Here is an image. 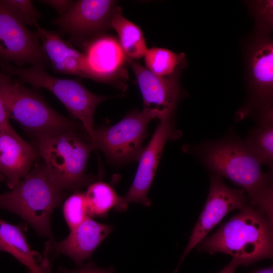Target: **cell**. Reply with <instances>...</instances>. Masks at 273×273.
Wrapping results in <instances>:
<instances>
[{
  "mask_svg": "<svg viewBox=\"0 0 273 273\" xmlns=\"http://www.w3.org/2000/svg\"><path fill=\"white\" fill-rule=\"evenodd\" d=\"M180 135L171 119L159 121L148 144L144 147L133 181L123 196L126 202L142 204L146 207L151 204L148 193L166 143Z\"/></svg>",
  "mask_w": 273,
  "mask_h": 273,
  "instance_id": "obj_12",
  "label": "cell"
},
{
  "mask_svg": "<svg viewBox=\"0 0 273 273\" xmlns=\"http://www.w3.org/2000/svg\"><path fill=\"white\" fill-rule=\"evenodd\" d=\"M257 126L248 134L245 145L259 163L272 169L273 164L272 116L257 119Z\"/></svg>",
  "mask_w": 273,
  "mask_h": 273,
  "instance_id": "obj_21",
  "label": "cell"
},
{
  "mask_svg": "<svg viewBox=\"0 0 273 273\" xmlns=\"http://www.w3.org/2000/svg\"><path fill=\"white\" fill-rule=\"evenodd\" d=\"M272 224L262 211L246 205L214 234L204 238L199 248L210 254L230 255L246 266L272 257Z\"/></svg>",
  "mask_w": 273,
  "mask_h": 273,
  "instance_id": "obj_2",
  "label": "cell"
},
{
  "mask_svg": "<svg viewBox=\"0 0 273 273\" xmlns=\"http://www.w3.org/2000/svg\"><path fill=\"white\" fill-rule=\"evenodd\" d=\"M144 57L146 67L160 76L173 74L186 63L185 54H177L160 48L147 49Z\"/></svg>",
  "mask_w": 273,
  "mask_h": 273,
  "instance_id": "obj_22",
  "label": "cell"
},
{
  "mask_svg": "<svg viewBox=\"0 0 273 273\" xmlns=\"http://www.w3.org/2000/svg\"><path fill=\"white\" fill-rule=\"evenodd\" d=\"M116 2L110 0H79L73 2L63 14L53 23L70 39L85 43L110 25Z\"/></svg>",
  "mask_w": 273,
  "mask_h": 273,
  "instance_id": "obj_9",
  "label": "cell"
},
{
  "mask_svg": "<svg viewBox=\"0 0 273 273\" xmlns=\"http://www.w3.org/2000/svg\"><path fill=\"white\" fill-rule=\"evenodd\" d=\"M136 77L144 102V108L153 113L159 121L171 119L183 94L178 83L179 70L160 76L135 60L126 57Z\"/></svg>",
  "mask_w": 273,
  "mask_h": 273,
  "instance_id": "obj_11",
  "label": "cell"
},
{
  "mask_svg": "<svg viewBox=\"0 0 273 273\" xmlns=\"http://www.w3.org/2000/svg\"><path fill=\"white\" fill-rule=\"evenodd\" d=\"M43 269L44 273H53L52 270L51 262L48 258L44 259Z\"/></svg>",
  "mask_w": 273,
  "mask_h": 273,
  "instance_id": "obj_29",
  "label": "cell"
},
{
  "mask_svg": "<svg viewBox=\"0 0 273 273\" xmlns=\"http://www.w3.org/2000/svg\"><path fill=\"white\" fill-rule=\"evenodd\" d=\"M4 179V176L2 174H0V181L3 180Z\"/></svg>",
  "mask_w": 273,
  "mask_h": 273,
  "instance_id": "obj_33",
  "label": "cell"
},
{
  "mask_svg": "<svg viewBox=\"0 0 273 273\" xmlns=\"http://www.w3.org/2000/svg\"><path fill=\"white\" fill-rule=\"evenodd\" d=\"M248 58L250 103L257 117L272 111L273 43L261 37L253 44Z\"/></svg>",
  "mask_w": 273,
  "mask_h": 273,
  "instance_id": "obj_13",
  "label": "cell"
},
{
  "mask_svg": "<svg viewBox=\"0 0 273 273\" xmlns=\"http://www.w3.org/2000/svg\"><path fill=\"white\" fill-rule=\"evenodd\" d=\"M154 118V114L145 108L131 112L113 126L95 129L92 142L113 162L139 160L148 125Z\"/></svg>",
  "mask_w": 273,
  "mask_h": 273,
  "instance_id": "obj_7",
  "label": "cell"
},
{
  "mask_svg": "<svg viewBox=\"0 0 273 273\" xmlns=\"http://www.w3.org/2000/svg\"><path fill=\"white\" fill-rule=\"evenodd\" d=\"M181 263L179 262V264L178 265H177V266L176 267L175 269L173 271L172 273H177L178 271V269H179V266L180 265Z\"/></svg>",
  "mask_w": 273,
  "mask_h": 273,
  "instance_id": "obj_32",
  "label": "cell"
},
{
  "mask_svg": "<svg viewBox=\"0 0 273 273\" xmlns=\"http://www.w3.org/2000/svg\"><path fill=\"white\" fill-rule=\"evenodd\" d=\"M85 55L89 67L102 82H112L121 76L126 62L119 43L110 36L93 39L86 44Z\"/></svg>",
  "mask_w": 273,
  "mask_h": 273,
  "instance_id": "obj_17",
  "label": "cell"
},
{
  "mask_svg": "<svg viewBox=\"0 0 273 273\" xmlns=\"http://www.w3.org/2000/svg\"><path fill=\"white\" fill-rule=\"evenodd\" d=\"M196 149L207 168L242 188L247 193L251 205L273 221L272 172L263 173L261 164L244 141L230 136L204 144Z\"/></svg>",
  "mask_w": 273,
  "mask_h": 273,
  "instance_id": "obj_1",
  "label": "cell"
},
{
  "mask_svg": "<svg viewBox=\"0 0 273 273\" xmlns=\"http://www.w3.org/2000/svg\"><path fill=\"white\" fill-rule=\"evenodd\" d=\"M0 71L34 88H44L53 93L70 114L80 121L92 141L96 109L108 97L95 94L77 80L53 76L46 70L45 66L40 65L24 68L0 62Z\"/></svg>",
  "mask_w": 273,
  "mask_h": 273,
  "instance_id": "obj_6",
  "label": "cell"
},
{
  "mask_svg": "<svg viewBox=\"0 0 273 273\" xmlns=\"http://www.w3.org/2000/svg\"><path fill=\"white\" fill-rule=\"evenodd\" d=\"M249 273H273L272 266L254 270Z\"/></svg>",
  "mask_w": 273,
  "mask_h": 273,
  "instance_id": "obj_30",
  "label": "cell"
},
{
  "mask_svg": "<svg viewBox=\"0 0 273 273\" xmlns=\"http://www.w3.org/2000/svg\"><path fill=\"white\" fill-rule=\"evenodd\" d=\"M0 241L19 262L25 265L30 273H44L43 260L38 263L36 255L30 249L25 236L19 226L0 218Z\"/></svg>",
  "mask_w": 273,
  "mask_h": 273,
  "instance_id": "obj_18",
  "label": "cell"
},
{
  "mask_svg": "<svg viewBox=\"0 0 273 273\" xmlns=\"http://www.w3.org/2000/svg\"><path fill=\"white\" fill-rule=\"evenodd\" d=\"M60 273H115V269L113 266L106 268L98 267L94 262H89L82 264L78 267L68 269L61 267L59 268Z\"/></svg>",
  "mask_w": 273,
  "mask_h": 273,
  "instance_id": "obj_25",
  "label": "cell"
},
{
  "mask_svg": "<svg viewBox=\"0 0 273 273\" xmlns=\"http://www.w3.org/2000/svg\"><path fill=\"white\" fill-rule=\"evenodd\" d=\"M0 251L8 253L7 249L1 241H0Z\"/></svg>",
  "mask_w": 273,
  "mask_h": 273,
  "instance_id": "obj_31",
  "label": "cell"
},
{
  "mask_svg": "<svg viewBox=\"0 0 273 273\" xmlns=\"http://www.w3.org/2000/svg\"><path fill=\"white\" fill-rule=\"evenodd\" d=\"M38 153L22 139L0 131V174L13 189L31 170Z\"/></svg>",
  "mask_w": 273,
  "mask_h": 273,
  "instance_id": "obj_16",
  "label": "cell"
},
{
  "mask_svg": "<svg viewBox=\"0 0 273 273\" xmlns=\"http://www.w3.org/2000/svg\"><path fill=\"white\" fill-rule=\"evenodd\" d=\"M113 229L112 225L99 223L89 217L71 230L64 240L60 242L50 241L46 247V254L65 255L79 266L90 258Z\"/></svg>",
  "mask_w": 273,
  "mask_h": 273,
  "instance_id": "obj_14",
  "label": "cell"
},
{
  "mask_svg": "<svg viewBox=\"0 0 273 273\" xmlns=\"http://www.w3.org/2000/svg\"><path fill=\"white\" fill-rule=\"evenodd\" d=\"M35 26V32L55 72L100 81L89 67L85 54L71 46L57 32L44 29L38 23Z\"/></svg>",
  "mask_w": 273,
  "mask_h": 273,
  "instance_id": "obj_15",
  "label": "cell"
},
{
  "mask_svg": "<svg viewBox=\"0 0 273 273\" xmlns=\"http://www.w3.org/2000/svg\"><path fill=\"white\" fill-rule=\"evenodd\" d=\"M63 211L70 231L90 217L84 192H74L65 200Z\"/></svg>",
  "mask_w": 273,
  "mask_h": 273,
  "instance_id": "obj_23",
  "label": "cell"
},
{
  "mask_svg": "<svg viewBox=\"0 0 273 273\" xmlns=\"http://www.w3.org/2000/svg\"><path fill=\"white\" fill-rule=\"evenodd\" d=\"M248 198L243 189H231L221 177L212 174L208 196L204 207L193 230L189 243L180 258L184 259L206 235L230 211L241 209L247 205Z\"/></svg>",
  "mask_w": 273,
  "mask_h": 273,
  "instance_id": "obj_10",
  "label": "cell"
},
{
  "mask_svg": "<svg viewBox=\"0 0 273 273\" xmlns=\"http://www.w3.org/2000/svg\"><path fill=\"white\" fill-rule=\"evenodd\" d=\"M243 265L240 259L233 257L231 262L218 273H235L238 266Z\"/></svg>",
  "mask_w": 273,
  "mask_h": 273,
  "instance_id": "obj_28",
  "label": "cell"
},
{
  "mask_svg": "<svg viewBox=\"0 0 273 273\" xmlns=\"http://www.w3.org/2000/svg\"><path fill=\"white\" fill-rule=\"evenodd\" d=\"M65 196L51 180L44 163L37 165L9 192L0 194V209L15 213L50 241L51 216Z\"/></svg>",
  "mask_w": 273,
  "mask_h": 273,
  "instance_id": "obj_4",
  "label": "cell"
},
{
  "mask_svg": "<svg viewBox=\"0 0 273 273\" xmlns=\"http://www.w3.org/2000/svg\"><path fill=\"white\" fill-rule=\"evenodd\" d=\"M0 95L9 118L34 134L35 138L57 134L80 127L54 110L21 80L2 72Z\"/></svg>",
  "mask_w": 273,
  "mask_h": 273,
  "instance_id": "obj_5",
  "label": "cell"
},
{
  "mask_svg": "<svg viewBox=\"0 0 273 273\" xmlns=\"http://www.w3.org/2000/svg\"><path fill=\"white\" fill-rule=\"evenodd\" d=\"M18 12L27 25L35 26L41 17V14L29 0H7Z\"/></svg>",
  "mask_w": 273,
  "mask_h": 273,
  "instance_id": "obj_24",
  "label": "cell"
},
{
  "mask_svg": "<svg viewBox=\"0 0 273 273\" xmlns=\"http://www.w3.org/2000/svg\"><path fill=\"white\" fill-rule=\"evenodd\" d=\"M2 72L0 71V77ZM7 112L0 95V131L3 132L17 139H22L15 131L10 122Z\"/></svg>",
  "mask_w": 273,
  "mask_h": 273,
  "instance_id": "obj_26",
  "label": "cell"
},
{
  "mask_svg": "<svg viewBox=\"0 0 273 273\" xmlns=\"http://www.w3.org/2000/svg\"><path fill=\"white\" fill-rule=\"evenodd\" d=\"M0 62L18 67L49 63L38 36L7 0H0Z\"/></svg>",
  "mask_w": 273,
  "mask_h": 273,
  "instance_id": "obj_8",
  "label": "cell"
},
{
  "mask_svg": "<svg viewBox=\"0 0 273 273\" xmlns=\"http://www.w3.org/2000/svg\"><path fill=\"white\" fill-rule=\"evenodd\" d=\"M80 128L36 138V149L51 180L65 192L79 191L93 181L85 172L90 153L96 148L89 136L78 132Z\"/></svg>",
  "mask_w": 273,
  "mask_h": 273,
  "instance_id": "obj_3",
  "label": "cell"
},
{
  "mask_svg": "<svg viewBox=\"0 0 273 273\" xmlns=\"http://www.w3.org/2000/svg\"><path fill=\"white\" fill-rule=\"evenodd\" d=\"M84 194L90 217H104L112 209L124 211L127 208L128 203L124 197L118 196L114 189L106 183H92Z\"/></svg>",
  "mask_w": 273,
  "mask_h": 273,
  "instance_id": "obj_20",
  "label": "cell"
},
{
  "mask_svg": "<svg viewBox=\"0 0 273 273\" xmlns=\"http://www.w3.org/2000/svg\"><path fill=\"white\" fill-rule=\"evenodd\" d=\"M110 25L117 32L120 47L127 58L135 61L144 56L148 49L142 31L123 16L121 8L114 9Z\"/></svg>",
  "mask_w": 273,
  "mask_h": 273,
  "instance_id": "obj_19",
  "label": "cell"
},
{
  "mask_svg": "<svg viewBox=\"0 0 273 273\" xmlns=\"http://www.w3.org/2000/svg\"><path fill=\"white\" fill-rule=\"evenodd\" d=\"M40 2L53 8L57 11L58 15L65 13L73 2L72 1L68 0H45Z\"/></svg>",
  "mask_w": 273,
  "mask_h": 273,
  "instance_id": "obj_27",
  "label": "cell"
}]
</instances>
